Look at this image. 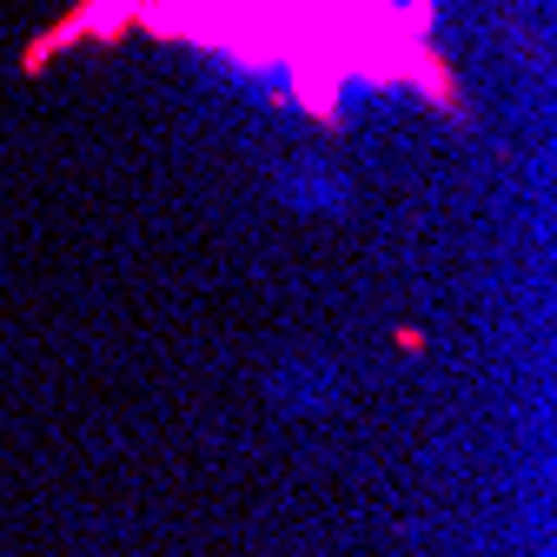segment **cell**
<instances>
[{"label":"cell","mask_w":557,"mask_h":557,"mask_svg":"<svg viewBox=\"0 0 557 557\" xmlns=\"http://www.w3.org/2000/svg\"><path fill=\"white\" fill-rule=\"evenodd\" d=\"M278 199H286L293 213H338V206H345V180L332 166L306 160V166H293L286 180H278Z\"/></svg>","instance_id":"cell-2"},{"label":"cell","mask_w":557,"mask_h":557,"mask_svg":"<svg viewBox=\"0 0 557 557\" xmlns=\"http://www.w3.org/2000/svg\"><path fill=\"white\" fill-rule=\"evenodd\" d=\"M272 398H278V411H325L332 398H338V379H332V366H319V359H293L286 372H272Z\"/></svg>","instance_id":"cell-1"}]
</instances>
